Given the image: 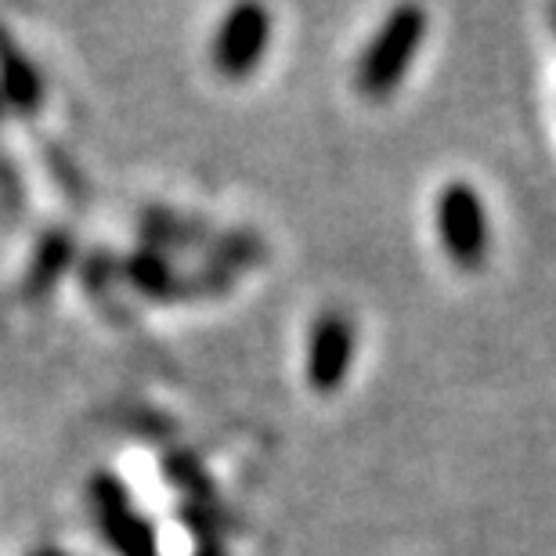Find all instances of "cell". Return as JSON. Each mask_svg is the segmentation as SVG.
I'll list each match as a JSON object with an SVG mask.
<instances>
[{"mask_svg": "<svg viewBox=\"0 0 556 556\" xmlns=\"http://www.w3.org/2000/svg\"><path fill=\"white\" fill-rule=\"evenodd\" d=\"M422 37H427V11L422 8H394L372 43L365 48V59L358 65V91L365 98H391L402 84V76L413 65V54L419 51Z\"/></svg>", "mask_w": 556, "mask_h": 556, "instance_id": "1", "label": "cell"}, {"mask_svg": "<svg viewBox=\"0 0 556 556\" xmlns=\"http://www.w3.org/2000/svg\"><path fill=\"white\" fill-rule=\"evenodd\" d=\"M438 236L448 257L466 271H477L488 257V214L481 192L466 181H452L438 192Z\"/></svg>", "mask_w": 556, "mask_h": 556, "instance_id": "2", "label": "cell"}, {"mask_svg": "<svg viewBox=\"0 0 556 556\" xmlns=\"http://www.w3.org/2000/svg\"><path fill=\"white\" fill-rule=\"evenodd\" d=\"M91 506L98 528H102V535L116 549V556H160L155 528L130 506L127 488L116 473L91 477Z\"/></svg>", "mask_w": 556, "mask_h": 556, "instance_id": "3", "label": "cell"}, {"mask_svg": "<svg viewBox=\"0 0 556 556\" xmlns=\"http://www.w3.org/2000/svg\"><path fill=\"white\" fill-rule=\"evenodd\" d=\"M271 40V15L261 4H239L228 11V18L220 22L214 37V65L228 80H242L261 65L264 51Z\"/></svg>", "mask_w": 556, "mask_h": 556, "instance_id": "4", "label": "cell"}, {"mask_svg": "<svg viewBox=\"0 0 556 556\" xmlns=\"http://www.w3.org/2000/svg\"><path fill=\"white\" fill-rule=\"evenodd\" d=\"M354 354V326L343 311H326L315 329H311V348H307V383L318 394L340 391L343 376L351 369Z\"/></svg>", "mask_w": 556, "mask_h": 556, "instance_id": "5", "label": "cell"}, {"mask_svg": "<svg viewBox=\"0 0 556 556\" xmlns=\"http://www.w3.org/2000/svg\"><path fill=\"white\" fill-rule=\"evenodd\" d=\"M0 102L22 116H33L43 105V76L22 43L0 22Z\"/></svg>", "mask_w": 556, "mask_h": 556, "instance_id": "6", "label": "cell"}, {"mask_svg": "<svg viewBox=\"0 0 556 556\" xmlns=\"http://www.w3.org/2000/svg\"><path fill=\"white\" fill-rule=\"evenodd\" d=\"M73 264V239L65 231H48L37 250H33L29 271H26V296H48L59 278L70 271Z\"/></svg>", "mask_w": 556, "mask_h": 556, "instance_id": "7", "label": "cell"}, {"mask_svg": "<svg viewBox=\"0 0 556 556\" xmlns=\"http://www.w3.org/2000/svg\"><path fill=\"white\" fill-rule=\"evenodd\" d=\"M127 278L138 293L155 296V300H170L174 286H177V275H174L170 264H166L160 253H149V250L135 253V257L127 261Z\"/></svg>", "mask_w": 556, "mask_h": 556, "instance_id": "8", "label": "cell"}, {"mask_svg": "<svg viewBox=\"0 0 556 556\" xmlns=\"http://www.w3.org/2000/svg\"><path fill=\"white\" fill-rule=\"evenodd\" d=\"M166 477H170L177 488H185V492L199 495L203 503H214V492H210V477L203 473V466H199L195 455H188V452L170 455V459H166Z\"/></svg>", "mask_w": 556, "mask_h": 556, "instance_id": "9", "label": "cell"}, {"mask_svg": "<svg viewBox=\"0 0 556 556\" xmlns=\"http://www.w3.org/2000/svg\"><path fill=\"white\" fill-rule=\"evenodd\" d=\"M195 556H225V546H220V542H203V546L195 549Z\"/></svg>", "mask_w": 556, "mask_h": 556, "instance_id": "10", "label": "cell"}, {"mask_svg": "<svg viewBox=\"0 0 556 556\" xmlns=\"http://www.w3.org/2000/svg\"><path fill=\"white\" fill-rule=\"evenodd\" d=\"M33 556H65V553H62L59 546H43V549H37Z\"/></svg>", "mask_w": 556, "mask_h": 556, "instance_id": "11", "label": "cell"}, {"mask_svg": "<svg viewBox=\"0 0 556 556\" xmlns=\"http://www.w3.org/2000/svg\"><path fill=\"white\" fill-rule=\"evenodd\" d=\"M0 116H4V102H0Z\"/></svg>", "mask_w": 556, "mask_h": 556, "instance_id": "12", "label": "cell"}]
</instances>
